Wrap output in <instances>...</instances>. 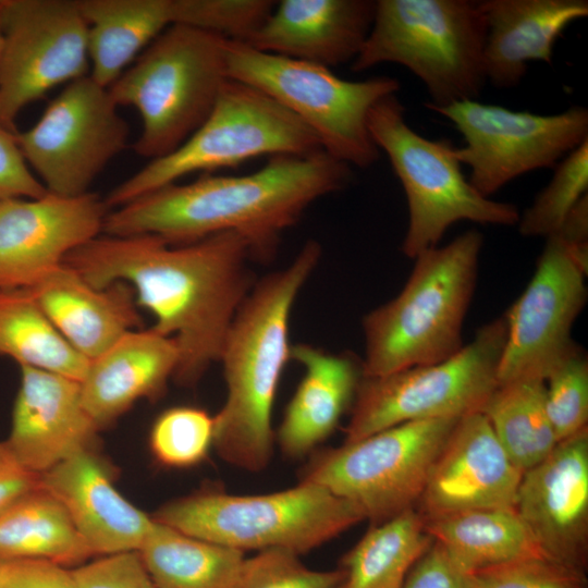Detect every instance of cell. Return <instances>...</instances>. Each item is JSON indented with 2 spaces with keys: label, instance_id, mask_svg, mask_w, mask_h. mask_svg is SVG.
Wrapping results in <instances>:
<instances>
[{
  "label": "cell",
  "instance_id": "2e32d148",
  "mask_svg": "<svg viewBox=\"0 0 588 588\" xmlns=\"http://www.w3.org/2000/svg\"><path fill=\"white\" fill-rule=\"evenodd\" d=\"M0 124L56 86L89 75L87 24L77 0H0Z\"/></svg>",
  "mask_w": 588,
  "mask_h": 588
},
{
  "label": "cell",
  "instance_id": "30bf717a",
  "mask_svg": "<svg viewBox=\"0 0 588 588\" xmlns=\"http://www.w3.org/2000/svg\"><path fill=\"white\" fill-rule=\"evenodd\" d=\"M320 149L317 136L292 112L262 91L229 79L210 114L181 146L117 185L105 203L118 208L192 173Z\"/></svg>",
  "mask_w": 588,
  "mask_h": 588
},
{
  "label": "cell",
  "instance_id": "83f0119b",
  "mask_svg": "<svg viewBox=\"0 0 588 588\" xmlns=\"http://www.w3.org/2000/svg\"><path fill=\"white\" fill-rule=\"evenodd\" d=\"M424 525L463 573L517 559L546 556L514 507L424 517Z\"/></svg>",
  "mask_w": 588,
  "mask_h": 588
},
{
  "label": "cell",
  "instance_id": "b9f144b4",
  "mask_svg": "<svg viewBox=\"0 0 588 588\" xmlns=\"http://www.w3.org/2000/svg\"><path fill=\"white\" fill-rule=\"evenodd\" d=\"M0 588H77L71 569L47 560L0 563Z\"/></svg>",
  "mask_w": 588,
  "mask_h": 588
},
{
  "label": "cell",
  "instance_id": "d590c367",
  "mask_svg": "<svg viewBox=\"0 0 588 588\" xmlns=\"http://www.w3.org/2000/svg\"><path fill=\"white\" fill-rule=\"evenodd\" d=\"M544 402L558 443L587 428L588 360L579 345L546 378Z\"/></svg>",
  "mask_w": 588,
  "mask_h": 588
},
{
  "label": "cell",
  "instance_id": "e575fe53",
  "mask_svg": "<svg viewBox=\"0 0 588 588\" xmlns=\"http://www.w3.org/2000/svg\"><path fill=\"white\" fill-rule=\"evenodd\" d=\"M215 418L206 411L176 406L155 420L149 444L156 460L169 467H189L201 462L213 444Z\"/></svg>",
  "mask_w": 588,
  "mask_h": 588
},
{
  "label": "cell",
  "instance_id": "603a6c76",
  "mask_svg": "<svg viewBox=\"0 0 588 588\" xmlns=\"http://www.w3.org/2000/svg\"><path fill=\"white\" fill-rule=\"evenodd\" d=\"M177 364L173 338L152 328L128 331L89 360L79 382L83 406L99 429L106 427L138 400L160 397Z\"/></svg>",
  "mask_w": 588,
  "mask_h": 588
},
{
  "label": "cell",
  "instance_id": "5b68a950",
  "mask_svg": "<svg viewBox=\"0 0 588 588\" xmlns=\"http://www.w3.org/2000/svg\"><path fill=\"white\" fill-rule=\"evenodd\" d=\"M486 34L479 1L376 0L370 32L351 69L406 68L426 87L429 110L475 100L487 83Z\"/></svg>",
  "mask_w": 588,
  "mask_h": 588
},
{
  "label": "cell",
  "instance_id": "3957f363",
  "mask_svg": "<svg viewBox=\"0 0 588 588\" xmlns=\"http://www.w3.org/2000/svg\"><path fill=\"white\" fill-rule=\"evenodd\" d=\"M321 253L319 242L309 240L286 268L256 281L226 334L219 362L228 392L213 417V445L237 468L259 471L271 458L272 407L290 359L291 311Z\"/></svg>",
  "mask_w": 588,
  "mask_h": 588
},
{
  "label": "cell",
  "instance_id": "74e56055",
  "mask_svg": "<svg viewBox=\"0 0 588 588\" xmlns=\"http://www.w3.org/2000/svg\"><path fill=\"white\" fill-rule=\"evenodd\" d=\"M463 588H587L583 569L530 556L464 573Z\"/></svg>",
  "mask_w": 588,
  "mask_h": 588
},
{
  "label": "cell",
  "instance_id": "d4e9b609",
  "mask_svg": "<svg viewBox=\"0 0 588 588\" xmlns=\"http://www.w3.org/2000/svg\"><path fill=\"white\" fill-rule=\"evenodd\" d=\"M479 5L487 26L486 81L498 88L518 85L531 61L551 64L564 29L588 15L586 0H480Z\"/></svg>",
  "mask_w": 588,
  "mask_h": 588
},
{
  "label": "cell",
  "instance_id": "9c48e42d",
  "mask_svg": "<svg viewBox=\"0 0 588 588\" xmlns=\"http://www.w3.org/2000/svg\"><path fill=\"white\" fill-rule=\"evenodd\" d=\"M370 135L388 156L406 196L408 224L401 250L414 259L436 247L458 221L512 226L518 208L481 195L463 174L450 140H432L405 120L396 94L380 99L368 115Z\"/></svg>",
  "mask_w": 588,
  "mask_h": 588
},
{
  "label": "cell",
  "instance_id": "9a60e30c",
  "mask_svg": "<svg viewBox=\"0 0 588 588\" xmlns=\"http://www.w3.org/2000/svg\"><path fill=\"white\" fill-rule=\"evenodd\" d=\"M546 240L531 280L503 316L506 339L498 384L544 381L577 346L572 328L587 301L588 244L560 232Z\"/></svg>",
  "mask_w": 588,
  "mask_h": 588
},
{
  "label": "cell",
  "instance_id": "d6986e66",
  "mask_svg": "<svg viewBox=\"0 0 588 588\" xmlns=\"http://www.w3.org/2000/svg\"><path fill=\"white\" fill-rule=\"evenodd\" d=\"M523 471L512 462L481 412L457 420L419 500L424 517L514 507Z\"/></svg>",
  "mask_w": 588,
  "mask_h": 588
},
{
  "label": "cell",
  "instance_id": "1f68e13d",
  "mask_svg": "<svg viewBox=\"0 0 588 588\" xmlns=\"http://www.w3.org/2000/svg\"><path fill=\"white\" fill-rule=\"evenodd\" d=\"M0 356L78 382L89 363L60 334L28 289H0Z\"/></svg>",
  "mask_w": 588,
  "mask_h": 588
},
{
  "label": "cell",
  "instance_id": "52a82bcc",
  "mask_svg": "<svg viewBox=\"0 0 588 588\" xmlns=\"http://www.w3.org/2000/svg\"><path fill=\"white\" fill-rule=\"evenodd\" d=\"M192 537L238 551L281 548L297 554L365 519L350 501L310 481L266 494L204 492L175 499L152 516Z\"/></svg>",
  "mask_w": 588,
  "mask_h": 588
},
{
  "label": "cell",
  "instance_id": "cb8c5ba5",
  "mask_svg": "<svg viewBox=\"0 0 588 588\" xmlns=\"http://www.w3.org/2000/svg\"><path fill=\"white\" fill-rule=\"evenodd\" d=\"M28 290L60 334L88 360L143 324L128 284L95 287L64 262Z\"/></svg>",
  "mask_w": 588,
  "mask_h": 588
},
{
  "label": "cell",
  "instance_id": "277c9868",
  "mask_svg": "<svg viewBox=\"0 0 588 588\" xmlns=\"http://www.w3.org/2000/svg\"><path fill=\"white\" fill-rule=\"evenodd\" d=\"M482 244V234L470 229L414 258L401 292L363 319V377L440 363L464 347Z\"/></svg>",
  "mask_w": 588,
  "mask_h": 588
},
{
  "label": "cell",
  "instance_id": "7c38bea8",
  "mask_svg": "<svg viewBox=\"0 0 588 588\" xmlns=\"http://www.w3.org/2000/svg\"><path fill=\"white\" fill-rule=\"evenodd\" d=\"M460 418L411 421L321 451L302 481L356 505L373 524L414 509L432 466Z\"/></svg>",
  "mask_w": 588,
  "mask_h": 588
},
{
  "label": "cell",
  "instance_id": "f6af8a7d",
  "mask_svg": "<svg viewBox=\"0 0 588 588\" xmlns=\"http://www.w3.org/2000/svg\"><path fill=\"white\" fill-rule=\"evenodd\" d=\"M2 42H3V38H2V30H1V24H0V64H1V54H2Z\"/></svg>",
  "mask_w": 588,
  "mask_h": 588
},
{
  "label": "cell",
  "instance_id": "8d00e7d4",
  "mask_svg": "<svg viewBox=\"0 0 588 588\" xmlns=\"http://www.w3.org/2000/svg\"><path fill=\"white\" fill-rule=\"evenodd\" d=\"M275 1L270 0H173L174 24L246 41L264 23Z\"/></svg>",
  "mask_w": 588,
  "mask_h": 588
},
{
  "label": "cell",
  "instance_id": "6da1fadb",
  "mask_svg": "<svg viewBox=\"0 0 588 588\" xmlns=\"http://www.w3.org/2000/svg\"><path fill=\"white\" fill-rule=\"evenodd\" d=\"M250 260L246 241L222 232L185 245L152 234L99 235L63 262L95 287L128 284L137 307L154 316L151 328L175 340L173 379L189 387L220 359L232 321L256 282Z\"/></svg>",
  "mask_w": 588,
  "mask_h": 588
},
{
  "label": "cell",
  "instance_id": "5bb4252c",
  "mask_svg": "<svg viewBox=\"0 0 588 588\" xmlns=\"http://www.w3.org/2000/svg\"><path fill=\"white\" fill-rule=\"evenodd\" d=\"M108 87L74 79L27 131L15 133L28 167L48 193L79 196L127 146L130 128Z\"/></svg>",
  "mask_w": 588,
  "mask_h": 588
},
{
  "label": "cell",
  "instance_id": "60d3db41",
  "mask_svg": "<svg viewBox=\"0 0 588 588\" xmlns=\"http://www.w3.org/2000/svg\"><path fill=\"white\" fill-rule=\"evenodd\" d=\"M47 193L25 161L15 133L0 124V200L38 198Z\"/></svg>",
  "mask_w": 588,
  "mask_h": 588
},
{
  "label": "cell",
  "instance_id": "ba28073f",
  "mask_svg": "<svg viewBox=\"0 0 588 588\" xmlns=\"http://www.w3.org/2000/svg\"><path fill=\"white\" fill-rule=\"evenodd\" d=\"M230 79L249 85L292 112L319 139L321 149L352 167L366 169L380 156L368 127L371 108L396 94L390 76L346 81L330 69L259 51L228 40Z\"/></svg>",
  "mask_w": 588,
  "mask_h": 588
},
{
  "label": "cell",
  "instance_id": "7402d4cb",
  "mask_svg": "<svg viewBox=\"0 0 588 588\" xmlns=\"http://www.w3.org/2000/svg\"><path fill=\"white\" fill-rule=\"evenodd\" d=\"M375 12L373 0H281L244 42L331 70L357 57Z\"/></svg>",
  "mask_w": 588,
  "mask_h": 588
},
{
  "label": "cell",
  "instance_id": "d6a6232c",
  "mask_svg": "<svg viewBox=\"0 0 588 588\" xmlns=\"http://www.w3.org/2000/svg\"><path fill=\"white\" fill-rule=\"evenodd\" d=\"M481 413L523 473L540 463L558 444L546 411L543 380L498 384Z\"/></svg>",
  "mask_w": 588,
  "mask_h": 588
},
{
  "label": "cell",
  "instance_id": "7a4b0ae2",
  "mask_svg": "<svg viewBox=\"0 0 588 588\" xmlns=\"http://www.w3.org/2000/svg\"><path fill=\"white\" fill-rule=\"evenodd\" d=\"M351 167L320 149L279 155L245 175L204 174L187 184L172 183L108 212L110 236L152 234L171 245L191 244L234 232L247 243L253 260H271L281 236L319 198L346 187Z\"/></svg>",
  "mask_w": 588,
  "mask_h": 588
},
{
  "label": "cell",
  "instance_id": "e0dca14e",
  "mask_svg": "<svg viewBox=\"0 0 588 588\" xmlns=\"http://www.w3.org/2000/svg\"><path fill=\"white\" fill-rule=\"evenodd\" d=\"M108 209L91 192L0 200V289L35 285L71 252L99 236Z\"/></svg>",
  "mask_w": 588,
  "mask_h": 588
},
{
  "label": "cell",
  "instance_id": "4dcf8cb0",
  "mask_svg": "<svg viewBox=\"0 0 588 588\" xmlns=\"http://www.w3.org/2000/svg\"><path fill=\"white\" fill-rule=\"evenodd\" d=\"M432 543L424 516L415 509L373 524L342 559V588H402Z\"/></svg>",
  "mask_w": 588,
  "mask_h": 588
},
{
  "label": "cell",
  "instance_id": "f546056e",
  "mask_svg": "<svg viewBox=\"0 0 588 588\" xmlns=\"http://www.w3.org/2000/svg\"><path fill=\"white\" fill-rule=\"evenodd\" d=\"M89 556L64 506L40 485L0 515V563L47 560L66 567Z\"/></svg>",
  "mask_w": 588,
  "mask_h": 588
},
{
  "label": "cell",
  "instance_id": "44dd1931",
  "mask_svg": "<svg viewBox=\"0 0 588 588\" xmlns=\"http://www.w3.org/2000/svg\"><path fill=\"white\" fill-rule=\"evenodd\" d=\"M39 485L64 506L91 555L138 551L154 525L117 490L111 468L94 448L39 475Z\"/></svg>",
  "mask_w": 588,
  "mask_h": 588
},
{
  "label": "cell",
  "instance_id": "8992f818",
  "mask_svg": "<svg viewBox=\"0 0 588 588\" xmlns=\"http://www.w3.org/2000/svg\"><path fill=\"white\" fill-rule=\"evenodd\" d=\"M228 40L171 25L108 87L118 106L134 107L140 115L133 145L138 156H167L204 123L230 79Z\"/></svg>",
  "mask_w": 588,
  "mask_h": 588
},
{
  "label": "cell",
  "instance_id": "f1b7e54d",
  "mask_svg": "<svg viewBox=\"0 0 588 588\" xmlns=\"http://www.w3.org/2000/svg\"><path fill=\"white\" fill-rule=\"evenodd\" d=\"M138 552L156 588H236L245 560L155 519Z\"/></svg>",
  "mask_w": 588,
  "mask_h": 588
},
{
  "label": "cell",
  "instance_id": "836d02e7",
  "mask_svg": "<svg viewBox=\"0 0 588 588\" xmlns=\"http://www.w3.org/2000/svg\"><path fill=\"white\" fill-rule=\"evenodd\" d=\"M588 139L567 154L554 168L549 184L519 213L518 232L526 237L554 234L574 206L587 195Z\"/></svg>",
  "mask_w": 588,
  "mask_h": 588
},
{
  "label": "cell",
  "instance_id": "8fae6325",
  "mask_svg": "<svg viewBox=\"0 0 588 588\" xmlns=\"http://www.w3.org/2000/svg\"><path fill=\"white\" fill-rule=\"evenodd\" d=\"M505 339L502 316L480 327L468 344L445 360L362 377L344 442L405 422L481 412L498 385Z\"/></svg>",
  "mask_w": 588,
  "mask_h": 588
},
{
  "label": "cell",
  "instance_id": "4fadbf2b",
  "mask_svg": "<svg viewBox=\"0 0 588 588\" xmlns=\"http://www.w3.org/2000/svg\"><path fill=\"white\" fill-rule=\"evenodd\" d=\"M431 111L463 135L465 144L455 148V156L470 168V184L488 198L523 174L554 169L588 139V110L579 106L538 114L475 99Z\"/></svg>",
  "mask_w": 588,
  "mask_h": 588
},
{
  "label": "cell",
  "instance_id": "ac0fdd59",
  "mask_svg": "<svg viewBox=\"0 0 588 588\" xmlns=\"http://www.w3.org/2000/svg\"><path fill=\"white\" fill-rule=\"evenodd\" d=\"M514 509L542 553L586 571L588 551V429L560 441L523 473Z\"/></svg>",
  "mask_w": 588,
  "mask_h": 588
},
{
  "label": "cell",
  "instance_id": "f35d334b",
  "mask_svg": "<svg viewBox=\"0 0 588 588\" xmlns=\"http://www.w3.org/2000/svg\"><path fill=\"white\" fill-rule=\"evenodd\" d=\"M299 554L281 548L259 551L245 559L236 588H340L341 568L316 571L304 565Z\"/></svg>",
  "mask_w": 588,
  "mask_h": 588
},
{
  "label": "cell",
  "instance_id": "484cf974",
  "mask_svg": "<svg viewBox=\"0 0 588 588\" xmlns=\"http://www.w3.org/2000/svg\"><path fill=\"white\" fill-rule=\"evenodd\" d=\"M290 358L305 367V375L286 406L278 442L286 456L297 458L334 431L355 397L363 372L353 355L304 343L291 346Z\"/></svg>",
  "mask_w": 588,
  "mask_h": 588
},
{
  "label": "cell",
  "instance_id": "7bdbcfd3",
  "mask_svg": "<svg viewBox=\"0 0 588 588\" xmlns=\"http://www.w3.org/2000/svg\"><path fill=\"white\" fill-rule=\"evenodd\" d=\"M463 577L464 573L433 541L409 571L402 588H463Z\"/></svg>",
  "mask_w": 588,
  "mask_h": 588
},
{
  "label": "cell",
  "instance_id": "bcb514c9",
  "mask_svg": "<svg viewBox=\"0 0 588 588\" xmlns=\"http://www.w3.org/2000/svg\"><path fill=\"white\" fill-rule=\"evenodd\" d=\"M340 588H342V586Z\"/></svg>",
  "mask_w": 588,
  "mask_h": 588
},
{
  "label": "cell",
  "instance_id": "ab89813d",
  "mask_svg": "<svg viewBox=\"0 0 588 588\" xmlns=\"http://www.w3.org/2000/svg\"><path fill=\"white\" fill-rule=\"evenodd\" d=\"M77 588H156L138 551H126L71 569Z\"/></svg>",
  "mask_w": 588,
  "mask_h": 588
},
{
  "label": "cell",
  "instance_id": "ee69618b",
  "mask_svg": "<svg viewBox=\"0 0 588 588\" xmlns=\"http://www.w3.org/2000/svg\"><path fill=\"white\" fill-rule=\"evenodd\" d=\"M39 487V475L24 467L5 441L0 442V515Z\"/></svg>",
  "mask_w": 588,
  "mask_h": 588
},
{
  "label": "cell",
  "instance_id": "4316f807",
  "mask_svg": "<svg viewBox=\"0 0 588 588\" xmlns=\"http://www.w3.org/2000/svg\"><path fill=\"white\" fill-rule=\"evenodd\" d=\"M87 24L89 76L109 87L174 24L173 0H77Z\"/></svg>",
  "mask_w": 588,
  "mask_h": 588
},
{
  "label": "cell",
  "instance_id": "ffe728a7",
  "mask_svg": "<svg viewBox=\"0 0 588 588\" xmlns=\"http://www.w3.org/2000/svg\"><path fill=\"white\" fill-rule=\"evenodd\" d=\"M20 388L5 440L19 462L41 475L74 453L94 448L98 426L82 403L79 382L20 366Z\"/></svg>",
  "mask_w": 588,
  "mask_h": 588
}]
</instances>
